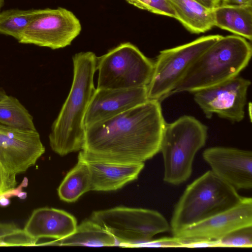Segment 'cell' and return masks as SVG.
I'll return each mask as SVG.
<instances>
[{
	"label": "cell",
	"mask_w": 252,
	"mask_h": 252,
	"mask_svg": "<svg viewBox=\"0 0 252 252\" xmlns=\"http://www.w3.org/2000/svg\"><path fill=\"white\" fill-rule=\"evenodd\" d=\"M91 220L111 234L117 245L136 247L156 235L170 230L166 219L157 211L126 207L94 212Z\"/></svg>",
	"instance_id": "cell-6"
},
{
	"label": "cell",
	"mask_w": 252,
	"mask_h": 252,
	"mask_svg": "<svg viewBox=\"0 0 252 252\" xmlns=\"http://www.w3.org/2000/svg\"><path fill=\"white\" fill-rule=\"evenodd\" d=\"M207 132V126L191 116L184 115L165 123L159 149L164 182L179 185L190 177L194 157L205 145Z\"/></svg>",
	"instance_id": "cell-5"
},
{
	"label": "cell",
	"mask_w": 252,
	"mask_h": 252,
	"mask_svg": "<svg viewBox=\"0 0 252 252\" xmlns=\"http://www.w3.org/2000/svg\"><path fill=\"white\" fill-rule=\"evenodd\" d=\"M148 100L146 87L130 89H95L87 108L85 128L112 118Z\"/></svg>",
	"instance_id": "cell-14"
},
{
	"label": "cell",
	"mask_w": 252,
	"mask_h": 252,
	"mask_svg": "<svg viewBox=\"0 0 252 252\" xmlns=\"http://www.w3.org/2000/svg\"><path fill=\"white\" fill-rule=\"evenodd\" d=\"M39 10L10 9L0 12V33L11 36L18 40Z\"/></svg>",
	"instance_id": "cell-22"
},
{
	"label": "cell",
	"mask_w": 252,
	"mask_h": 252,
	"mask_svg": "<svg viewBox=\"0 0 252 252\" xmlns=\"http://www.w3.org/2000/svg\"><path fill=\"white\" fill-rule=\"evenodd\" d=\"M42 245L102 247L117 245V243L111 234L90 219L77 225L68 236Z\"/></svg>",
	"instance_id": "cell-19"
},
{
	"label": "cell",
	"mask_w": 252,
	"mask_h": 252,
	"mask_svg": "<svg viewBox=\"0 0 252 252\" xmlns=\"http://www.w3.org/2000/svg\"><path fill=\"white\" fill-rule=\"evenodd\" d=\"M134 6L152 13L175 17L170 0H126Z\"/></svg>",
	"instance_id": "cell-25"
},
{
	"label": "cell",
	"mask_w": 252,
	"mask_h": 252,
	"mask_svg": "<svg viewBox=\"0 0 252 252\" xmlns=\"http://www.w3.org/2000/svg\"><path fill=\"white\" fill-rule=\"evenodd\" d=\"M183 243L181 240L177 237H164L157 240H150L136 247H151V248H169L182 247Z\"/></svg>",
	"instance_id": "cell-27"
},
{
	"label": "cell",
	"mask_w": 252,
	"mask_h": 252,
	"mask_svg": "<svg viewBox=\"0 0 252 252\" xmlns=\"http://www.w3.org/2000/svg\"><path fill=\"white\" fill-rule=\"evenodd\" d=\"M6 95L5 92L3 90L0 89V100L4 97Z\"/></svg>",
	"instance_id": "cell-32"
},
{
	"label": "cell",
	"mask_w": 252,
	"mask_h": 252,
	"mask_svg": "<svg viewBox=\"0 0 252 252\" xmlns=\"http://www.w3.org/2000/svg\"><path fill=\"white\" fill-rule=\"evenodd\" d=\"M251 84L249 80L237 76L192 93L193 99L207 119L217 114L232 123L240 122L245 117L247 92Z\"/></svg>",
	"instance_id": "cell-10"
},
{
	"label": "cell",
	"mask_w": 252,
	"mask_h": 252,
	"mask_svg": "<svg viewBox=\"0 0 252 252\" xmlns=\"http://www.w3.org/2000/svg\"><path fill=\"white\" fill-rule=\"evenodd\" d=\"M242 197L211 170L207 171L187 186L176 204L170 224L173 236L232 208Z\"/></svg>",
	"instance_id": "cell-4"
},
{
	"label": "cell",
	"mask_w": 252,
	"mask_h": 252,
	"mask_svg": "<svg viewBox=\"0 0 252 252\" xmlns=\"http://www.w3.org/2000/svg\"><path fill=\"white\" fill-rule=\"evenodd\" d=\"M45 151L36 130L0 124V161L10 172L18 174L33 166Z\"/></svg>",
	"instance_id": "cell-11"
},
{
	"label": "cell",
	"mask_w": 252,
	"mask_h": 252,
	"mask_svg": "<svg viewBox=\"0 0 252 252\" xmlns=\"http://www.w3.org/2000/svg\"><path fill=\"white\" fill-rule=\"evenodd\" d=\"M16 175L9 171L0 161V195L16 188Z\"/></svg>",
	"instance_id": "cell-26"
},
{
	"label": "cell",
	"mask_w": 252,
	"mask_h": 252,
	"mask_svg": "<svg viewBox=\"0 0 252 252\" xmlns=\"http://www.w3.org/2000/svg\"><path fill=\"white\" fill-rule=\"evenodd\" d=\"M175 17L189 31L205 32L214 25L213 10L194 0H170Z\"/></svg>",
	"instance_id": "cell-18"
},
{
	"label": "cell",
	"mask_w": 252,
	"mask_h": 252,
	"mask_svg": "<svg viewBox=\"0 0 252 252\" xmlns=\"http://www.w3.org/2000/svg\"><path fill=\"white\" fill-rule=\"evenodd\" d=\"M252 225V199L243 197L232 208L191 225L174 236L182 243L198 239L217 240L238 228Z\"/></svg>",
	"instance_id": "cell-12"
},
{
	"label": "cell",
	"mask_w": 252,
	"mask_h": 252,
	"mask_svg": "<svg viewBox=\"0 0 252 252\" xmlns=\"http://www.w3.org/2000/svg\"><path fill=\"white\" fill-rule=\"evenodd\" d=\"M76 219L60 209L42 207L33 211L23 230L37 243L43 238L59 240L72 234L77 227Z\"/></svg>",
	"instance_id": "cell-15"
},
{
	"label": "cell",
	"mask_w": 252,
	"mask_h": 252,
	"mask_svg": "<svg viewBox=\"0 0 252 252\" xmlns=\"http://www.w3.org/2000/svg\"><path fill=\"white\" fill-rule=\"evenodd\" d=\"M35 241L12 223L0 222V246H33Z\"/></svg>",
	"instance_id": "cell-23"
},
{
	"label": "cell",
	"mask_w": 252,
	"mask_h": 252,
	"mask_svg": "<svg viewBox=\"0 0 252 252\" xmlns=\"http://www.w3.org/2000/svg\"><path fill=\"white\" fill-rule=\"evenodd\" d=\"M0 124L10 127L36 130L33 117L15 97L6 95L0 100Z\"/></svg>",
	"instance_id": "cell-21"
},
{
	"label": "cell",
	"mask_w": 252,
	"mask_h": 252,
	"mask_svg": "<svg viewBox=\"0 0 252 252\" xmlns=\"http://www.w3.org/2000/svg\"><path fill=\"white\" fill-rule=\"evenodd\" d=\"M90 190V174L86 161L79 153L76 165L66 175L58 189L61 200L73 202Z\"/></svg>",
	"instance_id": "cell-20"
},
{
	"label": "cell",
	"mask_w": 252,
	"mask_h": 252,
	"mask_svg": "<svg viewBox=\"0 0 252 252\" xmlns=\"http://www.w3.org/2000/svg\"><path fill=\"white\" fill-rule=\"evenodd\" d=\"M252 54L251 45L245 38L222 36L193 62L170 94L192 93L237 76Z\"/></svg>",
	"instance_id": "cell-3"
},
{
	"label": "cell",
	"mask_w": 252,
	"mask_h": 252,
	"mask_svg": "<svg viewBox=\"0 0 252 252\" xmlns=\"http://www.w3.org/2000/svg\"><path fill=\"white\" fill-rule=\"evenodd\" d=\"M10 203L9 198L5 197L3 194L0 195V206L5 207L9 205Z\"/></svg>",
	"instance_id": "cell-30"
},
{
	"label": "cell",
	"mask_w": 252,
	"mask_h": 252,
	"mask_svg": "<svg viewBox=\"0 0 252 252\" xmlns=\"http://www.w3.org/2000/svg\"><path fill=\"white\" fill-rule=\"evenodd\" d=\"M4 2V0H0V9L3 6Z\"/></svg>",
	"instance_id": "cell-34"
},
{
	"label": "cell",
	"mask_w": 252,
	"mask_h": 252,
	"mask_svg": "<svg viewBox=\"0 0 252 252\" xmlns=\"http://www.w3.org/2000/svg\"><path fill=\"white\" fill-rule=\"evenodd\" d=\"M205 7L210 9H214L220 5L221 0H194Z\"/></svg>",
	"instance_id": "cell-29"
},
{
	"label": "cell",
	"mask_w": 252,
	"mask_h": 252,
	"mask_svg": "<svg viewBox=\"0 0 252 252\" xmlns=\"http://www.w3.org/2000/svg\"><path fill=\"white\" fill-rule=\"evenodd\" d=\"M182 247L189 248L218 247L217 240L198 239L184 242Z\"/></svg>",
	"instance_id": "cell-28"
},
{
	"label": "cell",
	"mask_w": 252,
	"mask_h": 252,
	"mask_svg": "<svg viewBox=\"0 0 252 252\" xmlns=\"http://www.w3.org/2000/svg\"><path fill=\"white\" fill-rule=\"evenodd\" d=\"M214 25L248 40L252 39V5L220 4L213 9Z\"/></svg>",
	"instance_id": "cell-17"
},
{
	"label": "cell",
	"mask_w": 252,
	"mask_h": 252,
	"mask_svg": "<svg viewBox=\"0 0 252 252\" xmlns=\"http://www.w3.org/2000/svg\"><path fill=\"white\" fill-rule=\"evenodd\" d=\"M217 241L218 247L251 248L252 247V225L235 229Z\"/></svg>",
	"instance_id": "cell-24"
},
{
	"label": "cell",
	"mask_w": 252,
	"mask_h": 252,
	"mask_svg": "<svg viewBox=\"0 0 252 252\" xmlns=\"http://www.w3.org/2000/svg\"><path fill=\"white\" fill-rule=\"evenodd\" d=\"M72 61L73 79L70 90L49 135L51 149L62 156L82 150L84 118L95 90V54L91 51L80 52L74 55Z\"/></svg>",
	"instance_id": "cell-2"
},
{
	"label": "cell",
	"mask_w": 252,
	"mask_h": 252,
	"mask_svg": "<svg viewBox=\"0 0 252 252\" xmlns=\"http://www.w3.org/2000/svg\"><path fill=\"white\" fill-rule=\"evenodd\" d=\"M79 153L86 161L90 174V190L108 191L122 188L135 180L144 163L123 164L97 160Z\"/></svg>",
	"instance_id": "cell-16"
},
{
	"label": "cell",
	"mask_w": 252,
	"mask_h": 252,
	"mask_svg": "<svg viewBox=\"0 0 252 252\" xmlns=\"http://www.w3.org/2000/svg\"><path fill=\"white\" fill-rule=\"evenodd\" d=\"M166 122L160 101L145 102L85 128L82 153L94 159L144 163L159 152Z\"/></svg>",
	"instance_id": "cell-1"
},
{
	"label": "cell",
	"mask_w": 252,
	"mask_h": 252,
	"mask_svg": "<svg viewBox=\"0 0 252 252\" xmlns=\"http://www.w3.org/2000/svg\"><path fill=\"white\" fill-rule=\"evenodd\" d=\"M81 30L79 19L65 8L40 9L18 41L22 44L58 49L70 45Z\"/></svg>",
	"instance_id": "cell-9"
},
{
	"label": "cell",
	"mask_w": 252,
	"mask_h": 252,
	"mask_svg": "<svg viewBox=\"0 0 252 252\" xmlns=\"http://www.w3.org/2000/svg\"><path fill=\"white\" fill-rule=\"evenodd\" d=\"M249 106L248 107V109H249V114H250V120L251 121L252 120V118H251V111H252V104L251 103H249Z\"/></svg>",
	"instance_id": "cell-33"
},
{
	"label": "cell",
	"mask_w": 252,
	"mask_h": 252,
	"mask_svg": "<svg viewBox=\"0 0 252 252\" xmlns=\"http://www.w3.org/2000/svg\"><path fill=\"white\" fill-rule=\"evenodd\" d=\"M221 36H204L161 51L154 61L152 75L147 86L148 99L160 101L170 95L193 62Z\"/></svg>",
	"instance_id": "cell-8"
},
{
	"label": "cell",
	"mask_w": 252,
	"mask_h": 252,
	"mask_svg": "<svg viewBox=\"0 0 252 252\" xmlns=\"http://www.w3.org/2000/svg\"><path fill=\"white\" fill-rule=\"evenodd\" d=\"M154 61L134 45L123 43L97 57L96 89H122L146 87L153 71Z\"/></svg>",
	"instance_id": "cell-7"
},
{
	"label": "cell",
	"mask_w": 252,
	"mask_h": 252,
	"mask_svg": "<svg viewBox=\"0 0 252 252\" xmlns=\"http://www.w3.org/2000/svg\"><path fill=\"white\" fill-rule=\"evenodd\" d=\"M17 197H18L19 198L22 199H25L27 197V193L26 192L21 191L19 194V195H18Z\"/></svg>",
	"instance_id": "cell-31"
},
{
	"label": "cell",
	"mask_w": 252,
	"mask_h": 252,
	"mask_svg": "<svg viewBox=\"0 0 252 252\" xmlns=\"http://www.w3.org/2000/svg\"><path fill=\"white\" fill-rule=\"evenodd\" d=\"M202 156L211 171L237 190L252 188V151L213 147L205 150Z\"/></svg>",
	"instance_id": "cell-13"
}]
</instances>
